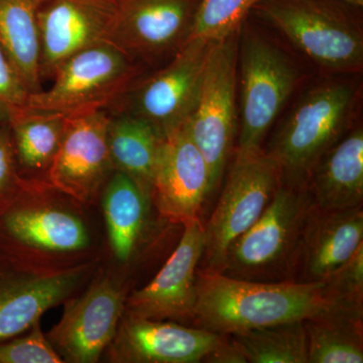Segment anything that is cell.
I'll return each mask as SVG.
<instances>
[{"label": "cell", "instance_id": "9", "mask_svg": "<svg viewBox=\"0 0 363 363\" xmlns=\"http://www.w3.org/2000/svg\"><path fill=\"white\" fill-rule=\"evenodd\" d=\"M238 66L240 121L238 149H259L292 95L298 73L283 50L250 30L238 35Z\"/></svg>", "mask_w": 363, "mask_h": 363}, {"label": "cell", "instance_id": "12", "mask_svg": "<svg viewBox=\"0 0 363 363\" xmlns=\"http://www.w3.org/2000/svg\"><path fill=\"white\" fill-rule=\"evenodd\" d=\"M128 296L108 276L94 279L79 297L65 302L48 340L64 362L95 363L113 340Z\"/></svg>", "mask_w": 363, "mask_h": 363}, {"label": "cell", "instance_id": "3", "mask_svg": "<svg viewBox=\"0 0 363 363\" xmlns=\"http://www.w3.org/2000/svg\"><path fill=\"white\" fill-rule=\"evenodd\" d=\"M355 101L357 91L344 82L317 86L298 100L264 150L281 180L306 188L315 164L347 133Z\"/></svg>", "mask_w": 363, "mask_h": 363}, {"label": "cell", "instance_id": "8", "mask_svg": "<svg viewBox=\"0 0 363 363\" xmlns=\"http://www.w3.org/2000/svg\"><path fill=\"white\" fill-rule=\"evenodd\" d=\"M281 182V168L262 147L236 149L216 207L203 224V269L220 271L227 250L264 213Z\"/></svg>", "mask_w": 363, "mask_h": 363}, {"label": "cell", "instance_id": "23", "mask_svg": "<svg viewBox=\"0 0 363 363\" xmlns=\"http://www.w3.org/2000/svg\"><path fill=\"white\" fill-rule=\"evenodd\" d=\"M107 147L114 171L133 179L150 197L162 136L145 119L108 111Z\"/></svg>", "mask_w": 363, "mask_h": 363}, {"label": "cell", "instance_id": "22", "mask_svg": "<svg viewBox=\"0 0 363 363\" xmlns=\"http://www.w3.org/2000/svg\"><path fill=\"white\" fill-rule=\"evenodd\" d=\"M18 175L47 181L48 172L61 145L67 116L23 106L6 114Z\"/></svg>", "mask_w": 363, "mask_h": 363}, {"label": "cell", "instance_id": "17", "mask_svg": "<svg viewBox=\"0 0 363 363\" xmlns=\"http://www.w3.org/2000/svg\"><path fill=\"white\" fill-rule=\"evenodd\" d=\"M93 269L94 262L38 272L0 260V341L26 333L48 310L73 297Z\"/></svg>", "mask_w": 363, "mask_h": 363}, {"label": "cell", "instance_id": "18", "mask_svg": "<svg viewBox=\"0 0 363 363\" xmlns=\"http://www.w3.org/2000/svg\"><path fill=\"white\" fill-rule=\"evenodd\" d=\"M114 18V0H44L38 14L42 80L73 55L108 42Z\"/></svg>", "mask_w": 363, "mask_h": 363}, {"label": "cell", "instance_id": "25", "mask_svg": "<svg viewBox=\"0 0 363 363\" xmlns=\"http://www.w3.org/2000/svg\"><path fill=\"white\" fill-rule=\"evenodd\" d=\"M308 363H362L363 314L334 309L305 320Z\"/></svg>", "mask_w": 363, "mask_h": 363}, {"label": "cell", "instance_id": "32", "mask_svg": "<svg viewBox=\"0 0 363 363\" xmlns=\"http://www.w3.org/2000/svg\"><path fill=\"white\" fill-rule=\"evenodd\" d=\"M339 1L345 2V4H350V6L358 7H362L363 0H339Z\"/></svg>", "mask_w": 363, "mask_h": 363}, {"label": "cell", "instance_id": "16", "mask_svg": "<svg viewBox=\"0 0 363 363\" xmlns=\"http://www.w3.org/2000/svg\"><path fill=\"white\" fill-rule=\"evenodd\" d=\"M183 226L176 250L147 286L126 297L124 313L162 321L193 322L204 227L200 219Z\"/></svg>", "mask_w": 363, "mask_h": 363}, {"label": "cell", "instance_id": "5", "mask_svg": "<svg viewBox=\"0 0 363 363\" xmlns=\"http://www.w3.org/2000/svg\"><path fill=\"white\" fill-rule=\"evenodd\" d=\"M339 0H260L253 11L318 66L352 73L363 66L362 26Z\"/></svg>", "mask_w": 363, "mask_h": 363}, {"label": "cell", "instance_id": "11", "mask_svg": "<svg viewBox=\"0 0 363 363\" xmlns=\"http://www.w3.org/2000/svg\"><path fill=\"white\" fill-rule=\"evenodd\" d=\"M201 0H114L108 42L140 64L173 57L190 37Z\"/></svg>", "mask_w": 363, "mask_h": 363}, {"label": "cell", "instance_id": "14", "mask_svg": "<svg viewBox=\"0 0 363 363\" xmlns=\"http://www.w3.org/2000/svg\"><path fill=\"white\" fill-rule=\"evenodd\" d=\"M211 195L207 162L184 123L162 138L150 190L152 205L162 218L184 225L200 219Z\"/></svg>", "mask_w": 363, "mask_h": 363}, {"label": "cell", "instance_id": "28", "mask_svg": "<svg viewBox=\"0 0 363 363\" xmlns=\"http://www.w3.org/2000/svg\"><path fill=\"white\" fill-rule=\"evenodd\" d=\"M323 283L339 308L363 314V245Z\"/></svg>", "mask_w": 363, "mask_h": 363}, {"label": "cell", "instance_id": "2", "mask_svg": "<svg viewBox=\"0 0 363 363\" xmlns=\"http://www.w3.org/2000/svg\"><path fill=\"white\" fill-rule=\"evenodd\" d=\"M341 309L321 283H260L200 269L193 323L221 335L305 321ZM343 310V309H342Z\"/></svg>", "mask_w": 363, "mask_h": 363}, {"label": "cell", "instance_id": "21", "mask_svg": "<svg viewBox=\"0 0 363 363\" xmlns=\"http://www.w3.org/2000/svg\"><path fill=\"white\" fill-rule=\"evenodd\" d=\"M101 193L112 255L121 264H128L145 242L152 199L133 179L116 171L109 177Z\"/></svg>", "mask_w": 363, "mask_h": 363}, {"label": "cell", "instance_id": "26", "mask_svg": "<svg viewBox=\"0 0 363 363\" xmlns=\"http://www.w3.org/2000/svg\"><path fill=\"white\" fill-rule=\"evenodd\" d=\"M250 363H308L304 321L288 322L230 334Z\"/></svg>", "mask_w": 363, "mask_h": 363}, {"label": "cell", "instance_id": "7", "mask_svg": "<svg viewBox=\"0 0 363 363\" xmlns=\"http://www.w3.org/2000/svg\"><path fill=\"white\" fill-rule=\"evenodd\" d=\"M238 35L215 43L194 108L186 121L210 172L211 193L219 188L238 138Z\"/></svg>", "mask_w": 363, "mask_h": 363}, {"label": "cell", "instance_id": "20", "mask_svg": "<svg viewBox=\"0 0 363 363\" xmlns=\"http://www.w3.org/2000/svg\"><path fill=\"white\" fill-rule=\"evenodd\" d=\"M313 204L326 211L362 207L363 130L348 131L315 164L306 181Z\"/></svg>", "mask_w": 363, "mask_h": 363}, {"label": "cell", "instance_id": "27", "mask_svg": "<svg viewBox=\"0 0 363 363\" xmlns=\"http://www.w3.org/2000/svg\"><path fill=\"white\" fill-rule=\"evenodd\" d=\"M260 0H201L190 37L218 42L238 33Z\"/></svg>", "mask_w": 363, "mask_h": 363}, {"label": "cell", "instance_id": "4", "mask_svg": "<svg viewBox=\"0 0 363 363\" xmlns=\"http://www.w3.org/2000/svg\"><path fill=\"white\" fill-rule=\"evenodd\" d=\"M313 202L305 187L281 180L264 213L227 250L220 274L260 283L291 281Z\"/></svg>", "mask_w": 363, "mask_h": 363}, {"label": "cell", "instance_id": "13", "mask_svg": "<svg viewBox=\"0 0 363 363\" xmlns=\"http://www.w3.org/2000/svg\"><path fill=\"white\" fill-rule=\"evenodd\" d=\"M107 109L67 116L65 131L47 182L88 206L113 173L107 147Z\"/></svg>", "mask_w": 363, "mask_h": 363}, {"label": "cell", "instance_id": "6", "mask_svg": "<svg viewBox=\"0 0 363 363\" xmlns=\"http://www.w3.org/2000/svg\"><path fill=\"white\" fill-rule=\"evenodd\" d=\"M140 67L116 45L100 43L67 59L51 87L30 94L26 107L65 116L108 109L140 77Z\"/></svg>", "mask_w": 363, "mask_h": 363}, {"label": "cell", "instance_id": "1", "mask_svg": "<svg viewBox=\"0 0 363 363\" xmlns=\"http://www.w3.org/2000/svg\"><path fill=\"white\" fill-rule=\"evenodd\" d=\"M83 206L49 182L20 177L0 197V260L38 272L94 262Z\"/></svg>", "mask_w": 363, "mask_h": 363}, {"label": "cell", "instance_id": "19", "mask_svg": "<svg viewBox=\"0 0 363 363\" xmlns=\"http://www.w3.org/2000/svg\"><path fill=\"white\" fill-rule=\"evenodd\" d=\"M362 245V207L326 211L313 204L298 241L291 281L321 283Z\"/></svg>", "mask_w": 363, "mask_h": 363}, {"label": "cell", "instance_id": "15", "mask_svg": "<svg viewBox=\"0 0 363 363\" xmlns=\"http://www.w3.org/2000/svg\"><path fill=\"white\" fill-rule=\"evenodd\" d=\"M224 337L199 327L124 313L104 354L116 363L205 362Z\"/></svg>", "mask_w": 363, "mask_h": 363}, {"label": "cell", "instance_id": "10", "mask_svg": "<svg viewBox=\"0 0 363 363\" xmlns=\"http://www.w3.org/2000/svg\"><path fill=\"white\" fill-rule=\"evenodd\" d=\"M215 43L189 38L164 68L136 79L107 111L140 117L162 138L180 128L194 108Z\"/></svg>", "mask_w": 363, "mask_h": 363}, {"label": "cell", "instance_id": "30", "mask_svg": "<svg viewBox=\"0 0 363 363\" xmlns=\"http://www.w3.org/2000/svg\"><path fill=\"white\" fill-rule=\"evenodd\" d=\"M28 96L30 92L0 44V116L6 118L9 111L26 106Z\"/></svg>", "mask_w": 363, "mask_h": 363}, {"label": "cell", "instance_id": "24", "mask_svg": "<svg viewBox=\"0 0 363 363\" xmlns=\"http://www.w3.org/2000/svg\"><path fill=\"white\" fill-rule=\"evenodd\" d=\"M44 0H0V44L30 94L42 90L38 14Z\"/></svg>", "mask_w": 363, "mask_h": 363}, {"label": "cell", "instance_id": "29", "mask_svg": "<svg viewBox=\"0 0 363 363\" xmlns=\"http://www.w3.org/2000/svg\"><path fill=\"white\" fill-rule=\"evenodd\" d=\"M40 328V322L28 333L0 341V363H62Z\"/></svg>", "mask_w": 363, "mask_h": 363}, {"label": "cell", "instance_id": "33", "mask_svg": "<svg viewBox=\"0 0 363 363\" xmlns=\"http://www.w3.org/2000/svg\"><path fill=\"white\" fill-rule=\"evenodd\" d=\"M1 118H4V117L0 116V119H1Z\"/></svg>", "mask_w": 363, "mask_h": 363}, {"label": "cell", "instance_id": "31", "mask_svg": "<svg viewBox=\"0 0 363 363\" xmlns=\"http://www.w3.org/2000/svg\"><path fill=\"white\" fill-rule=\"evenodd\" d=\"M20 175L16 166L13 138L6 118L0 119V197L16 185Z\"/></svg>", "mask_w": 363, "mask_h": 363}]
</instances>
